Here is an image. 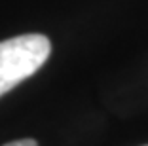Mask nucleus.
I'll list each match as a JSON object with an SVG mask.
<instances>
[{
    "label": "nucleus",
    "instance_id": "nucleus-1",
    "mask_svg": "<svg viewBox=\"0 0 148 146\" xmlns=\"http://www.w3.org/2000/svg\"><path fill=\"white\" fill-rule=\"evenodd\" d=\"M51 44L44 34H21L0 42V97L42 69Z\"/></svg>",
    "mask_w": 148,
    "mask_h": 146
},
{
    "label": "nucleus",
    "instance_id": "nucleus-2",
    "mask_svg": "<svg viewBox=\"0 0 148 146\" xmlns=\"http://www.w3.org/2000/svg\"><path fill=\"white\" fill-rule=\"evenodd\" d=\"M4 146H38V144H36V141H32V138H21V141L8 142V144H4Z\"/></svg>",
    "mask_w": 148,
    "mask_h": 146
},
{
    "label": "nucleus",
    "instance_id": "nucleus-3",
    "mask_svg": "<svg viewBox=\"0 0 148 146\" xmlns=\"http://www.w3.org/2000/svg\"><path fill=\"white\" fill-rule=\"evenodd\" d=\"M146 146H148V144H146Z\"/></svg>",
    "mask_w": 148,
    "mask_h": 146
}]
</instances>
